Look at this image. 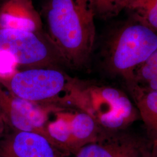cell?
<instances>
[{"mask_svg": "<svg viewBox=\"0 0 157 157\" xmlns=\"http://www.w3.org/2000/svg\"><path fill=\"white\" fill-rule=\"evenodd\" d=\"M43 30L67 67L89 65L96 39L95 17L87 0H43L39 11Z\"/></svg>", "mask_w": 157, "mask_h": 157, "instance_id": "1", "label": "cell"}, {"mask_svg": "<svg viewBox=\"0 0 157 157\" xmlns=\"http://www.w3.org/2000/svg\"><path fill=\"white\" fill-rule=\"evenodd\" d=\"M157 48V32L135 21L111 30L100 50V65L109 78L121 80L129 90L135 72Z\"/></svg>", "mask_w": 157, "mask_h": 157, "instance_id": "2", "label": "cell"}, {"mask_svg": "<svg viewBox=\"0 0 157 157\" xmlns=\"http://www.w3.org/2000/svg\"><path fill=\"white\" fill-rule=\"evenodd\" d=\"M73 103L94 119L103 132L127 129L140 118L129 96L119 88L78 80Z\"/></svg>", "mask_w": 157, "mask_h": 157, "instance_id": "3", "label": "cell"}, {"mask_svg": "<svg viewBox=\"0 0 157 157\" xmlns=\"http://www.w3.org/2000/svg\"><path fill=\"white\" fill-rule=\"evenodd\" d=\"M63 69L33 68L0 78V84L17 97L37 104L62 101L61 94L73 91L78 82Z\"/></svg>", "mask_w": 157, "mask_h": 157, "instance_id": "4", "label": "cell"}, {"mask_svg": "<svg viewBox=\"0 0 157 157\" xmlns=\"http://www.w3.org/2000/svg\"><path fill=\"white\" fill-rule=\"evenodd\" d=\"M0 52L11 55L25 69L67 67L44 31L0 29Z\"/></svg>", "mask_w": 157, "mask_h": 157, "instance_id": "5", "label": "cell"}, {"mask_svg": "<svg viewBox=\"0 0 157 157\" xmlns=\"http://www.w3.org/2000/svg\"><path fill=\"white\" fill-rule=\"evenodd\" d=\"M154 143L148 136L129 128L105 132L82 147L72 157H152Z\"/></svg>", "mask_w": 157, "mask_h": 157, "instance_id": "6", "label": "cell"}, {"mask_svg": "<svg viewBox=\"0 0 157 157\" xmlns=\"http://www.w3.org/2000/svg\"><path fill=\"white\" fill-rule=\"evenodd\" d=\"M0 107L5 122L12 129L37 133L51 141L47 128V111L40 104L17 97L2 90L0 86Z\"/></svg>", "mask_w": 157, "mask_h": 157, "instance_id": "7", "label": "cell"}, {"mask_svg": "<svg viewBox=\"0 0 157 157\" xmlns=\"http://www.w3.org/2000/svg\"><path fill=\"white\" fill-rule=\"evenodd\" d=\"M43 135L12 129L0 138V157H71Z\"/></svg>", "mask_w": 157, "mask_h": 157, "instance_id": "8", "label": "cell"}, {"mask_svg": "<svg viewBox=\"0 0 157 157\" xmlns=\"http://www.w3.org/2000/svg\"><path fill=\"white\" fill-rule=\"evenodd\" d=\"M43 32L39 11L32 0H9L0 6V29Z\"/></svg>", "mask_w": 157, "mask_h": 157, "instance_id": "9", "label": "cell"}, {"mask_svg": "<svg viewBox=\"0 0 157 157\" xmlns=\"http://www.w3.org/2000/svg\"><path fill=\"white\" fill-rule=\"evenodd\" d=\"M146 129V135L157 144V91L135 87L129 91Z\"/></svg>", "mask_w": 157, "mask_h": 157, "instance_id": "10", "label": "cell"}, {"mask_svg": "<svg viewBox=\"0 0 157 157\" xmlns=\"http://www.w3.org/2000/svg\"><path fill=\"white\" fill-rule=\"evenodd\" d=\"M71 131L73 155L82 147L98 139L104 133L94 119L82 111L71 119Z\"/></svg>", "mask_w": 157, "mask_h": 157, "instance_id": "11", "label": "cell"}, {"mask_svg": "<svg viewBox=\"0 0 157 157\" xmlns=\"http://www.w3.org/2000/svg\"><path fill=\"white\" fill-rule=\"evenodd\" d=\"M125 10L135 21L157 32V0H128Z\"/></svg>", "mask_w": 157, "mask_h": 157, "instance_id": "12", "label": "cell"}, {"mask_svg": "<svg viewBox=\"0 0 157 157\" xmlns=\"http://www.w3.org/2000/svg\"><path fill=\"white\" fill-rule=\"evenodd\" d=\"M135 87L157 91V48L135 72L134 84L130 90Z\"/></svg>", "mask_w": 157, "mask_h": 157, "instance_id": "13", "label": "cell"}, {"mask_svg": "<svg viewBox=\"0 0 157 157\" xmlns=\"http://www.w3.org/2000/svg\"><path fill=\"white\" fill-rule=\"evenodd\" d=\"M95 18L108 20L125 10L128 0H87Z\"/></svg>", "mask_w": 157, "mask_h": 157, "instance_id": "14", "label": "cell"}, {"mask_svg": "<svg viewBox=\"0 0 157 157\" xmlns=\"http://www.w3.org/2000/svg\"><path fill=\"white\" fill-rule=\"evenodd\" d=\"M17 62L11 55L0 52V78L10 76L17 72Z\"/></svg>", "mask_w": 157, "mask_h": 157, "instance_id": "15", "label": "cell"}, {"mask_svg": "<svg viewBox=\"0 0 157 157\" xmlns=\"http://www.w3.org/2000/svg\"><path fill=\"white\" fill-rule=\"evenodd\" d=\"M5 122V119H4V113L2 111V109L0 107V127L2 126V124Z\"/></svg>", "mask_w": 157, "mask_h": 157, "instance_id": "16", "label": "cell"}, {"mask_svg": "<svg viewBox=\"0 0 157 157\" xmlns=\"http://www.w3.org/2000/svg\"><path fill=\"white\" fill-rule=\"evenodd\" d=\"M152 157H157V144L156 143H154V150Z\"/></svg>", "mask_w": 157, "mask_h": 157, "instance_id": "17", "label": "cell"}, {"mask_svg": "<svg viewBox=\"0 0 157 157\" xmlns=\"http://www.w3.org/2000/svg\"><path fill=\"white\" fill-rule=\"evenodd\" d=\"M9 0H0V6H2L4 3H6V2H7Z\"/></svg>", "mask_w": 157, "mask_h": 157, "instance_id": "18", "label": "cell"}]
</instances>
